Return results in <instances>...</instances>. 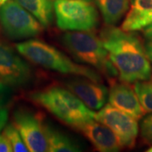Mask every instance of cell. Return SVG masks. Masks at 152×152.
<instances>
[{
	"instance_id": "obj_1",
	"label": "cell",
	"mask_w": 152,
	"mask_h": 152,
	"mask_svg": "<svg viewBox=\"0 0 152 152\" xmlns=\"http://www.w3.org/2000/svg\"><path fill=\"white\" fill-rule=\"evenodd\" d=\"M100 38L122 81L133 83L151 77L145 49L134 33L109 26L102 31Z\"/></svg>"
},
{
	"instance_id": "obj_19",
	"label": "cell",
	"mask_w": 152,
	"mask_h": 152,
	"mask_svg": "<svg viewBox=\"0 0 152 152\" xmlns=\"http://www.w3.org/2000/svg\"><path fill=\"white\" fill-rule=\"evenodd\" d=\"M10 91L4 82H0V130L5 126L8 120L7 104L9 102Z\"/></svg>"
},
{
	"instance_id": "obj_16",
	"label": "cell",
	"mask_w": 152,
	"mask_h": 152,
	"mask_svg": "<svg viewBox=\"0 0 152 152\" xmlns=\"http://www.w3.org/2000/svg\"><path fill=\"white\" fill-rule=\"evenodd\" d=\"M152 24V10L136 11L130 10L122 24V30L135 31Z\"/></svg>"
},
{
	"instance_id": "obj_12",
	"label": "cell",
	"mask_w": 152,
	"mask_h": 152,
	"mask_svg": "<svg viewBox=\"0 0 152 152\" xmlns=\"http://www.w3.org/2000/svg\"><path fill=\"white\" fill-rule=\"evenodd\" d=\"M109 104L139 120L145 114L134 89L124 83L113 82L109 92Z\"/></svg>"
},
{
	"instance_id": "obj_4",
	"label": "cell",
	"mask_w": 152,
	"mask_h": 152,
	"mask_svg": "<svg viewBox=\"0 0 152 152\" xmlns=\"http://www.w3.org/2000/svg\"><path fill=\"white\" fill-rule=\"evenodd\" d=\"M62 42L79 62L96 68L109 78L118 75L101 38L96 35L89 31H69L63 36Z\"/></svg>"
},
{
	"instance_id": "obj_17",
	"label": "cell",
	"mask_w": 152,
	"mask_h": 152,
	"mask_svg": "<svg viewBox=\"0 0 152 152\" xmlns=\"http://www.w3.org/2000/svg\"><path fill=\"white\" fill-rule=\"evenodd\" d=\"M134 90L145 113H152V78L134 82Z\"/></svg>"
},
{
	"instance_id": "obj_23",
	"label": "cell",
	"mask_w": 152,
	"mask_h": 152,
	"mask_svg": "<svg viewBox=\"0 0 152 152\" xmlns=\"http://www.w3.org/2000/svg\"><path fill=\"white\" fill-rule=\"evenodd\" d=\"M144 35L146 37L147 40L152 42V24L149 25L148 26L145 28L144 30Z\"/></svg>"
},
{
	"instance_id": "obj_9",
	"label": "cell",
	"mask_w": 152,
	"mask_h": 152,
	"mask_svg": "<svg viewBox=\"0 0 152 152\" xmlns=\"http://www.w3.org/2000/svg\"><path fill=\"white\" fill-rule=\"evenodd\" d=\"M31 78V70L26 63L0 41V80L6 85L20 86Z\"/></svg>"
},
{
	"instance_id": "obj_2",
	"label": "cell",
	"mask_w": 152,
	"mask_h": 152,
	"mask_svg": "<svg viewBox=\"0 0 152 152\" xmlns=\"http://www.w3.org/2000/svg\"><path fill=\"white\" fill-rule=\"evenodd\" d=\"M31 98L35 103L75 129L85 123L96 120V113L87 108L86 105L69 89L50 87L33 93Z\"/></svg>"
},
{
	"instance_id": "obj_10",
	"label": "cell",
	"mask_w": 152,
	"mask_h": 152,
	"mask_svg": "<svg viewBox=\"0 0 152 152\" xmlns=\"http://www.w3.org/2000/svg\"><path fill=\"white\" fill-rule=\"evenodd\" d=\"M68 89L79 97L87 107L99 110L107 102L108 90L107 87L93 80L74 79L67 81Z\"/></svg>"
},
{
	"instance_id": "obj_22",
	"label": "cell",
	"mask_w": 152,
	"mask_h": 152,
	"mask_svg": "<svg viewBox=\"0 0 152 152\" xmlns=\"http://www.w3.org/2000/svg\"><path fill=\"white\" fill-rule=\"evenodd\" d=\"M13 149L9 140L4 134H0V152H11Z\"/></svg>"
},
{
	"instance_id": "obj_6",
	"label": "cell",
	"mask_w": 152,
	"mask_h": 152,
	"mask_svg": "<svg viewBox=\"0 0 152 152\" xmlns=\"http://www.w3.org/2000/svg\"><path fill=\"white\" fill-rule=\"evenodd\" d=\"M0 24L11 39L33 37L42 32V24L15 0H9L0 8Z\"/></svg>"
},
{
	"instance_id": "obj_5",
	"label": "cell",
	"mask_w": 152,
	"mask_h": 152,
	"mask_svg": "<svg viewBox=\"0 0 152 152\" xmlns=\"http://www.w3.org/2000/svg\"><path fill=\"white\" fill-rule=\"evenodd\" d=\"M58 27L68 31H91L97 27L99 15L95 0H54Z\"/></svg>"
},
{
	"instance_id": "obj_11",
	"label": "cell",
	"mask_w": 152,
	"mask_h": 152,
	"mask_svg": "<svg viewBox=\"0 0 152 152\" xmlns=\"http://www.w3.org/2000/svg\"><path fill=\"white\" fill-rule=\"evenodd\" d=\"M77 129L81 131L99 151L116 152L123 148L119 139L113 131L100 122L91 120L80 125Z\"/></svg>"
},
{
	"instance_id": "obj_25",
	"label": "cell",
	"mask_w": 152,
	"mask_h": 152,
	"mask_svg": "<svg viewBox=\"0 0 152 152\" xmlns=\"http://www.w3.org/2000/svg\"><path fill=\"white\" fill-rule=\"evenodd\" d=\"M7 1H9V0H0V8L4 5V4H5Z\"/></svg>"
},
{
	"instance_id": "obj_21",
	"label": "cell",
	"mask_w": 152,
	"mask_h": 152,
	"mask_svg": "<svg viewBox=\"0 0 152 152\" xmlns=\"http://www.w3.org/2000/svg\"><path fill=\"white\" fill-rule=\"evenodd\" d=\"M131 10L136 11L152 10V0H132Z\"/></svg>"
},
{
	"instance_id": "obj_18",
	"label": "cell",
	"mask_w": 152,
	"mask_h": 152,
	"mask_svg": "<svg viewBox=\"0 0 152 152\" xmlns=\"http://www.w3.org/2000/svg\"><path fill=\"white\" fill-rule=\"evenodd\" d=\"M4 135L7 138L13 151L15 152H28L29 149L26 146L25 141L23 140L19 130L14 124H10L6 126L4 130Z\"/></svg>"
},
{
	"instance_id": "obj_13",
	"label": "cell",
	"mask_w": 152,
	"mask_h": 152,
	"mask_svg": "<svg viewBox=\"0 0 152 152\" xmlns=\"http://www.w3.org/2000/svg\"><path fill=\"white\" fill-rule=\"evenodd\" d=\"M30 12L42 26L47 27L53 20V0H15Z\"/></svg>"
},
{
	"instance_id": "obj_15",
	"label": "cell",
	"mask_w": 152,
	"mask_h": 152,
	"mask_svg": "<svg viewBox=\"0 0 152 152\" xmlns=\"http://www.w3.org/2000/svg\"><path fill=\"white\" fill-rule=\"evenodd\" d=\"M46 131L48 141V151L51 152H76L80 149L69 137L61 132L46 124Z\"/></svg>"
},
{
	"instance_id": "obj_20",
	"label": "cell",
	"mask_w": 152,
	"mask_h": 152,
	"mask_svg": "<svg viewBox=\"0 0 152 152\" xmlns=\"http://www.w3.org/2000/svg\"><path fill=\"white\" fill-rule=\"evenodd\" d=\"M142 138L149 144H152V115L145 117L141 123Z\"/></svg>"
},
{
	"instance_id": "obj_24",
	"label": "cell",
	"mask_w": 152,
	"mask_h": 152,
	"mask_svg": "<svg viewBox=\"0 0 152 152\" xmlns=\"http://www.w3.org/2000/svg\"><path fill=\"white\" fill-rule=\"evenodd\" d=\"M145 52H146V54L148 56V58L150 59V61L152 62V42L151 41H149V42L145 45Z\"/></svg>"
},
{
	"instance_id": "obj_8",
	"label": "cell",
	"mask_w": 152,
	"mask_h": 152,
	"mask_svg": "<svg viewBox=\"0 0 152 152\" xmlns=\"http://www.w3.org/2000/svg\"><path fill=\"white\" fill-rule=\"evenodd\" d=\"M14 125L20 132L29 151H48L46 124L40 116L25 110H18L14 114Z\"/></svg>"
},
{
	"instance_id": "obj_3",
	"label": "cell",
	"mask_w": 152,
	"mask_h": 152,
	"mask_svg": "<svg viewBox=\"0 0 152 152\" xmlns=\"http://www.w3.org/2000/svg\"><path fill=\"white\" fill-rule=\"evenodd\" d=\"M18 52L26 59L44 69L62 74H70L85 77L95 82H101L97 73L86 66L80 65L54 47L40 40H29L16 44Z\"/></svg>"
},
{
	"instance_id": "obj_26",
	"label": "cell",
	"mask_w": 152,
	"mask_h": 152,
	"mask_svg": "<svg viewBox=\"0 0 152 152\" xmlns=\"http://www.w3.org/2000/svg\"><path fill=\"white\" fill-rule=\"evenodd\" d=\"M149 151V152H152V147H151V148H150V149H149V150H148V151Z\"/></svg>"
},
{
	"instance_id": "obj_14",
	"label": "cell",
	"mask_w": 152,
	"mask_h": 152,
	"mask_svg": "<svg viewBox=\"0 0 152 152\" xmlns=\"http://www.w3.org/2000/svg\"><path fill=\"white\" fill-rule=\"evenodd\" d=\"M95 3L107 26L119 21L129 6V0H95Z\"/></svg>"
},
{
	"instance_id": "obj_7",
	"label": "cell",
	"mask_w": 152,
	"mask_h": 152,
	"mask_svg": "<svg viewBox=\"0 0 152 152\" xmlns=\"http://www.w3.org/2000/svg\"><path fill=\"white\" fill-rule=\"evenodd\" d=\"M95 119L107 126L118 136L123 147L133 148L139 134L137 120L111 104H107L96 113Z\"/></svg>"
}]
</instances>
